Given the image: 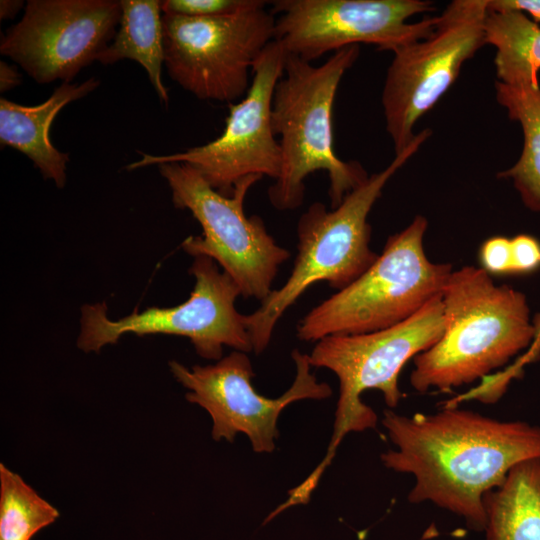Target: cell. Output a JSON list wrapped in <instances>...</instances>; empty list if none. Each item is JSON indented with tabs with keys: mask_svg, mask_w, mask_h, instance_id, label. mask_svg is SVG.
Returning <instances> with one entry per match:
<instances>
[{
	"mask_svg": "<svg viewBox=\"0 0 540 540\" xmlns=\"http://www.w3.org/2000/svg\"><path fill=\"white\" fill-rule=\"evenodd\" d=\"M23 6V1L19 0H1L0 1V19L7 20L13 19L21 7Z\"/></svg>",
	"mask_w": 540,
	"mask_h": 540,
	"instance_id": "obj_26",
	"label": "cell"
},
{
	"mask_svg": "<svg viewBox=\"0 0 540 540\" xmlns=\"http://www.w3.org/2000/svg\"><path fill=\"white\" fill-rule=\"evenodd\" d=\"M274 40L287 54L312 63L327 52L372 44L379 51L425 39L437 17L408 23L435 9L427 0H278L272 2Z\"/></svg>",
	"mask_w": 540,
	"mask_h": 540,
	"instance_id": "obj_12",
	"label": "cell"
},
{
	"mask_svg": "<svg viewBox=\"0 0 540 540\" xmlns=\"http://www.w3.org/2000/svg\"><path fill=\"white\" fill-rule=\"evenodd\" d=\"M485 44L496 49L497 81L507 85L540 88V25L518 11H489Z\"/></svg>",
	"mask_w": 540,
	"mask_h": 540,
	"instance_id": "obj_18",
	"label": "cell"
},
{
	"mask_svg": "<svg viewBox=\"0 0 540 540\" xmlns=\"http://www.w3.org/2000/svg\"><path fill=\"white\" fill-rule=\"evenodd\" d=\"M266 3L212 17L163 13L170 78L200 100L231 103L245 95L256 60L274 40L275 15Z\"/></svg>",
	"mask_w": 540,
	"mask_h": 540,
	"instance_id": "obj_8",
	"label": "cell"
},
{
	"mask_svg": "<svg viewBox=\"0 0 540 540\" xmlns=\"http://www.w3.org/2000/svg\"><path fill=\"white\" fill-rule=\"evenodd\" d=\"M287 53L272 40L252 68V80L244 98L230 104L222 134L201 146L169 155L142 154L127 170L167 162L195 169L216 191L231 196L251 176L276 180L282 152L272 127V101L276 84L284 73Z\"/></svg>",
	"mask_w": 540,
	"mask_h": 540,
	"instance_id": "obj_11",
	"label": "cell"
},
{
	"mask_svg": "<svg viewBox=\"0 0 540 540\" xmlns=\"http://www.w3.org/2000/svg\"><path fill=\"white\" fill-rule=\"evenodd\" d=\"M428 221L417 215L390 236L376 261L353 283L314 307L297 325V336L317 342L327 336L371 333L399 324L442 293L448 263H433L423 239Z\"/></svg>",
	"mask_w": 540,
	"mask_h": 540,
	"instance_id": "obj_6",
	"label": "cell"
},
{
	"mask_svg": "<svg viewBox=\"0 0 540 540\" xmlns=\"http://www.w3.org/2000/svg\"><path fill=\"white\" fill-rule=\"evenodd\" d=\"M488 0H454L425 39L395 50L381 103L395 155L415 138L414 126L456 81L462 65L485 45Z\"/></svg>",
	"mask_w": 540,
	"mask_h": 540,
	"instance_id": "obj_10",
	"label": "cell"
},
{
	"mask_svg": "<svg viewBox=\"0 0 540 540\" xmlns=\"http://www.w3.org/2000/svg\"><path fill=\"white\" fill-rule=\"evenodd\" d=\"M120 27L114 40L101 53L102 64L121 59L138 62L147 72L160 101L168 104V89L162 81L164 64L163 23L161 1L121 0Z\"/></svg>",
	"mask_w": 540,
	"mask_h": 540,
	"instance_id": "obj_17",
	"label": "cell"
},
{
	"mask_svg": "<svg viewBox=\"0 0 540 540\" xmlns=\"http://www.w3.org/2000/svg\"><path fill=\"white\" fill-rule=\"evenodd\" d=\"M157 166L169 185L174 206L188 209L203 230L200 236L188 237L182 243L183 250L217 262L236 283L241 296L265 300L290 252L275 242L260 217L245 214L246 195L262 178L248 177L231 196H225L187 164L167 162Z\"/></svg>",
	"mask_w": 540,
	"mask_h": 540,
	"instance_id": "obj_7",
	"label": "cell"
},
{
	"mask_svg": "<svg viewBox=\"0 0 540 540\" xmlns=\"http://www.w3.org/2000/svg\"><path fill=\"white\" fill-rule=\"evenodd\" d=\"M359 54V45L347 46L319 66L287 54L272 101V127L282 152L280 174L268 189L274 208L284 211L300 207L304 181L316 171L328 174L332 209L368 179L359 162L343 161L334 151L335 96L341 79Z\"/></svg>",
	"mask_w": 540,
	"mask_h": 540,
	"instance_id": "obj_3",
	"label": "cell"
},
{
	"mask_svg": "<svg viewBox=\"0 0 540 540\" xmlns=\"http://www.w3.org/2000/svg\"><path fill=\"white\" fill-rule=\"evenodd\" d=\"M512 275L530 274L540 269V241L527 234L511 239Z\"/></svg>",
	"mask_w": 540,
	"mask_h": 540,
	"instance_id": "obj_23",
	"label": "cell"
},
{
	"mask_svg": "<svg viewBox=\"0 0 540 540\" xmlns=\"http://www.w3.org/2000/svg\"><path fill=\"white\" fill-rule=\"evenodd\" d=\"M99 84L94 77L82 83H62L47 100L35 106H24L1 98V145L25 154L45 179H51L58 188H63L69 155L52 144L50 127L63 107L88 95Z\"/></svg>",
	"mask_w": 540,
	"mask_h": 540,
	"instance_id": "obj_15",
	"label": "cell"
},
{
	"mask_svg": "<svg viewBox=\"0 0 540 540\" xmlns=\"http://www.w3.org/2000/svg\"><path fill=\"white\" fill-rule=\"evenodd\" d=\"M444 332L441 293L405 321L379 331L327 336L316 342L309 357L312 367L327 368L339 381V398L333 434L326 455L313 472L288 492L287 502L306 504L333 460L344 437L377 425L374 410L362 401V394L379 390L389 409L404 398L398 380L402 368L433 346Z\"/></svg>",
	"mask_w": 540,
	"mask_h": 540,
	"instance_id": "obj_5",
	"label": "cell"
},
{
	"mask_svg": "<svg viewBox=\"0 0 540 540\" xmlns=\"http://www.w3.org/2000/svg\"><path fill=\"white\" fill-rule=\"evenodd\" d=\"M259 0H165L163 13L188 17H212L232 14L256 5Z\"/></svg>",
	"mask_w": 540,
	"mask_h": 540,
	"instance_id": "obj_21",
	"label": "cell"
},
{
	"mask_svg": "<svg viewBox=\"0 0 540 540\" xmlns=\"http://www.w3.org/2000/svg\"><path fill=\"white\" fill-rule=\"evenodd\" d=\"M121 14L116 0H29L0 52L39 84L70 83L108 47Z\"/></svg>",
	"mask_w": 540,
	"mask_h": 540,
	"instance_id": "obj_14",
	"label": "cell"
},
{
	"mask_svg": "<svg viewBox=\"0 0 540 540\" xmlns=\"http://www.w3.org/2000/svg\"><path fill=\"white\" fill-rule=\"evenodd\" d=\"M292 359L295 379L278 398L264 397L255 390L251 382L254 371L245 352L234 350L212 365L188 368L170 361L169 367L174 378L188 390L187 401L210 415L214 440L232 442L243 433L255 452L270 453L279 435L278 418L288 405L304 399L322 400L332 394L331 387L319 382L312 373L307 354L295 349Z\"/></svg>",
	"mask_w": 540,
	"mask_h": 540,
	"instance_id": "obj_13",
	"label": "cell"
},
{
	"mask_svg": "<svg viewBox=\"0 0 540 540\" xmlns=\"http://www.w3.org/2000/svg\"><path fill=\"white\" fill-rule=\"evenodd\" d=\"M484 509L486 540H540V458L511 468Z\"/></svg>",
	"mask_w": 540,
	"mask_h": 540,
	"instance_id": "obj_16",
	"label": "cell"
},
{
	"mask_svg": "<svg viewBox=\"0 0 540 540\" xmlns=\"http://www.w3.org/2000/svg\"><path fill=\"white\" fill-rule=\"evenodd\" d=\"M21 75L18 70L8 63L0 62V91L7 92L20 85Z\"/></svg>",
	"mask_w": 540,
	"mask_h": 540,
	"instance_id": "obj_25",
	"label": "cell"
},
{
	"mask_svg": "<svg viewBox=\"0 0 540 540\" xmlns=\"http://www.w3.org/2000/svg\"><path fill=\"white\" fill-rule=\"evenodd\" d=\"M189 272L195 279L194 289L185 302L174 307H148L112 320L105 303L84 305L78 348L98 352L132 333L186 337L206 359L220 360L225 346L245 353L253 351L245 315L235 307V300L241 295L236 283L206 256L195 257Z\"/></svg>",
	"mask_w": 540,
	"mask_h": 540,
	"instance_id": "obj_9",
	"label": "cell"
},
{
	"mask_svg": "<svg viewBox=\"0 0 540 540\" xmlns=\"http://www.w3.org/2000/svg\"><path fill=\"white\" fill-rule=\"evenodd\" d=\"M382 425L396 447L381 454L383 465L415 479L408 501L431 502L477 531L485 528V495L515 465L540 458L539 426L457 406L412 416L386 409Z\"/></svg>",
	"mask_w": 540,
	"mask_h": 540,
	"instance_id": "obj_1",
	"label": "cell"
},
{
	"mask_svg": "<svg viewBox=\"0 0 540 540\" xmlns=\"http://www.w3.org/2000/svg\"><path fill=\"white\" fill-rule=\"evenodd\" d=\"M495 97L508 117L519 122L523 149L517 162L497 178L511 179L529 210L540 213V88L507 85L495 81Z\"/></svg>",
	"mask_w": 540,
	"mask_h": 540,
	"instance_id": "obj_19",
	"label": "cell"
},
{
	"mask_svg": "<svg viewBox=\"0 0 540 540\" xmlns=\"http://www.w3.org/2000/svg\"><path fill=\"white\" fill-rule=\"evenodd\" d=\"M431 129L416 134L413 141L382 171L374 173L349 192L331 211L314 202L297 224L298 254L287 281L245 315L252 349L262 353L284 312L314 283L327 281L342 290L358 279L378 258L369 247L368 215L390 178L431 136Z\"/></svg>",
	"mask_w": 540,
	"mask_h": 540,
	"instance_id": "obj_4",
	"label": "cell"
},
{
	"mask_svg": "<svg viewBox=\"0 0 540 540\" xmlns=\"http://www.w3.org/2000/svg\"><path fill=\"white\" fill-rule=\"evenodd\" d=\"M444 332L414 358L411 386L447 391L486 377L533 344L526 296L482 268L452 271L441 293Z\"/></svg>",
	"mask_w": 540,
	"mask_h": 540,
	"instance_id": "obj_2",
	"label": "cell"
},
{
	"mask_svg": "<svg viewBox=\"0 0 540 540\" xmlns=\"http://www.w3.org/2000/svg\"><path fill=\"white\" fill-rule=\"evenodd\" d=\"M489 11H518L539 24L540 23V0H488Z\"/></svg>",
	"mask_w": 540,
	"mask_h": 540,
	"instance_id": "obj_24",
	"label": "cell"
},
{
	"mask_svg": "<svg viewBox=\"0 0 540 540\" xmlns=\"http://www.w3.org/2000/svg\"><path fill=\"white\" fill-rule=\"evenodd\" d=\"M481 268L489 275H512L511 239L493 236L479 249Z\"/></svg>",
	"mask_w": 540,
	"mask_h": 540,
	"instance_id": "obj_22",
	"label": "cell"
},
{
	"mask_svg": "<svg viewBox=\"0 0 540 540\" xmlns=\"http://www.w3.org/2000/svg\"><path fill=\"white\" fill-rule=\"evenodd\" d=\"M59 515L20 475L0 464V540H31Z\"/></svg>",
	"mask_w": 540,
	"mask_h": 540,
	"instance_id": "obj_20",
	"label": "cell"
}]
</instances>
